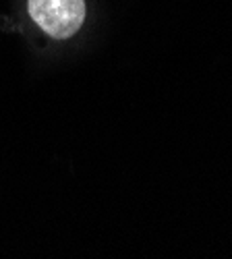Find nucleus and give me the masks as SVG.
<instances>
[{
	"instance_id": "nucleus-1",
	"label": "nucleus",
	"mask_w": 232,
	"mask_h": 259,
	"mask_svg": "<svg viewBox=\"0 0 232 259\" xmlns=\"http://www.w3.org/2000/svg\"><path fill=\"white\" fill-rule=\"evenodd\" d=\"M33 23L54 39L73 37L85 21V0H27Z\"/></svg>"
}]
</instances>
